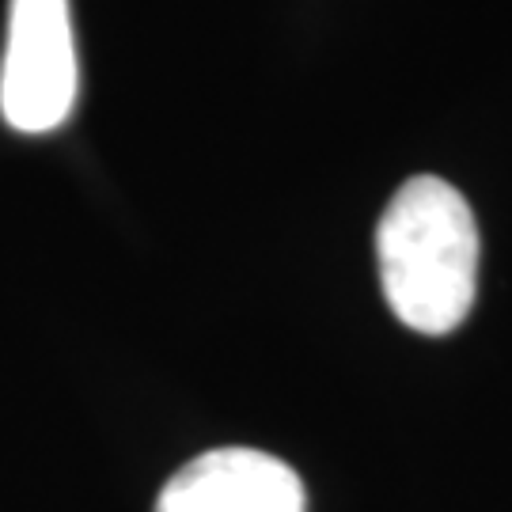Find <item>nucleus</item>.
<instances>
[{"instance_id": "7ed1b4c3", "label": "nucleus", "mask_w": 512, "mask_h": 512, "mask_svg": "<svg viewBox=\"0 0 512 512\" xmlns=\"http://www.w3.org/2000/svg\"><path fill=\"white\" fill-rule=\"evenodd\" d=\"M304 482L258 448H213L167 478L156 512H304Z\"/></svg>"}, {"instance_id": "f03ea898", "label": "nucleus", "mask_w": 512, "mask_h": 512, "mask_svg": "<svg viewBox=\"0 0 512 512\" xmlns=\"http://www.w3.org/2000/svg\"><path fill=\"white\" fill-rule=\"evenodd\" d=\"M80 61L69 0H12L0 57V118L16 133H54L73 118Z\"/></svg>"}, {"instance_id": "f257e3e1", "label": "nucleus", "mask_w": 512, "mask_h": 512, "mask_svg": "<svg viewBox=\"0 0 512 512\" xmlns=\"http://www.w3.org/2000/svg\"><path fill=\"white\" fill-rule=\"evenodd\" d=\"M391 311L418 334H452L478 293V224L467 198L437 175H414L376 228Z\"/></svg>"}]
</instances>
